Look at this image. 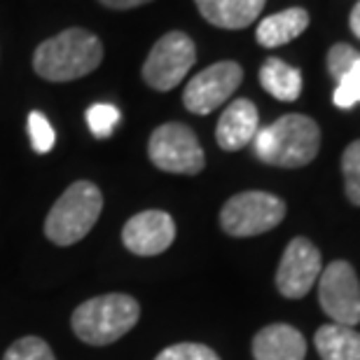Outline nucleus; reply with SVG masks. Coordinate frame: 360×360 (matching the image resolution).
I'll return each instance as SVG.
<instances>
[{"label": "nucleus", "instance_id": "2", "mask_svg": "<svg viewBox=\"0 0 360 360\" xmlns=\"http://www.w3.org/2000/svg\"><path fill=\"white\" fill-rule=\"evenodd\" d=\"M253 150L269 167H307L321 150V129L307 115H283L255 134Z\"/></svg>", "mask_w": 360, "mask_h": 360}, {"label": "nucleus", "instance_id": "21", "mask_svg": "<svg viewBox=\"0 0 360 360\" xmlns=\"http://www.w3.org/2000/svg\"><path fill=\"white\" fill-rule=\"evenodd\" d=\"M28 136H31L33 150H35V153H40V155H47L49 150L54 148V143H56L54 127L49 124V120L38 110H33L31 115H28Z\"/></svg>", "mask_w": 360, "mask_h": 360}, {"label": "nucleus", "instance_id": "10", "mask_svg": "<svg viewBox=\"0 0 360 360\" xmlns=\"http://www.w3.org/2000/svg\"><path fill=\"white\" fill-rule=\"evenodd\" d=\"M321 250L304 236L288 243L276 271V288L288 300H300L316 285L321 276Z\"/></svg>", "mask_w": 360, "mask_h": 360}, {"label": "nucleus", "instance_id": "24", "mask_svg": "<svg viewBox=\"0 0 360 360\" xmlns=\"http://www.w3.org/2000/svg\"><path fill=\"white\" fill-rule=\"evenodd\" d=\"M155 360H220V356L213 349L204 347V344L183 342L174 344V347L164 349Z\"/></svg>", "mask_w": 360, "mask_h": 360}, {"label": "nucleus", "instance_id": "25", "mask_svg": "<svg viewBox=\"0 0 360 360\" xmlns=\"http://www.w3.org/2000/svg\"><path fill=\"white\" fill-rule=\"evenodd\" d=\"M98 3L110 7V10H134V7L148 5V3H153V0H98Z\"/></svg>", "mask_w": 360, "mask_h": 360}, {"label": "nucleus", "instance_id": "8", "mask_svg": "<svg viewBox=\"0 0 360 360\" xmlns=\"http://www.w3.org/2000/svg\"><path fill=\"white\" fill-rule=\"evenodd\" d=\"M321 309L340 326L360 323V281L354 267L344 260L328 264L319 276Z\"/></svg>", "mask_w": 360, "mask_h": 360}, {"label": "nucleus", "instance_id": "23", "mask_svg": "<svg viewBox=\"0 0 360 360\" xmlns=\"http://www.w3.org/2000/svg\"><path fill=\"white\" fill-rule=\"evenodd\" d=\"M360 59V54L347 42H337V45L328 52V73L335 82H340L344 75L354 68V63Z\"/></svg>", "mask_w": 360, "mask_h": 360}, {"label": "nucleus", "instance_id": "17", "mask_svg": "<svg viewBox=\"0 0 360 360\" xmlns=\"http://www.w3.org/2000/svg\"><path fill=\"white\" fill-rule=\"evenodd\" d=\"M260 84L274 98L290 103V101H297L302 94V73L290 63L271 56L260 68Z\"/></svg>", "mask_w": 360, "mask_h": 360}, {"label": "nucleus", "instance_id": "22", "mask_svg": "<svg viewBox=\"0 0 360 360\" xmlns=\"http://www.w3.org/2000/svg\"><path fill=\"white\" fill-rule=\"evenodd\" d=\"M333 101L337 108H344V110H349V108L360 103V59L354 63V68L337 82Z\"/></svg>", "mask_w": 360, "mask_h": 360}, {"label": "nucleus", "instance_id": "13", "mask_svg": "<svg viewBox=\"0 0 360 360\" xmlns=\"http://www.w3.org/2000/svg\"><path fill=\"white\" fill-rule=\"evenodd\" d=\"M307 340L300 330L285 323H274L262 328L253 340L255 360H304Z\"/></svg>", "mask_w": 360, "mask_h": 360}, {"label": "nucleus", "instance_id": "4", "mask_svg": "<svg viewBox=\"0 0 360 360\" xmlns=\"http://www.w3.org/2000/svg\"><path fill=\"white\" fill-rule=\"evenodd\" d=\"M103 211V194L89 180H77L56 199L47 213L45 234L56 246H73L82 241L96 225Z\"/></svg>", "mask_w": 360, "mask_h": 360}, {"label": "nucleus", "instance_id": "14", "mask_svg": "<svg viewBox=\"0 0 360 360\" xmlns=\"http://www.w3.org/2000/svg\"><path fill=\"white\" fill-rule=\"evenodd\" d=\"M194 3L208 24L236 31L253 24L267 0H194Z\"/></svg>", "mask_w": 360, "mask_h": 360}, {"label": "nucleus", "instance_id": "11", "mask_svg": "<svg viewBox=\"0 0 360 360\" xmlns=\"http://www.w3.org/2000/svg\"><path fill=\"white\" fill-rule=\"evenodd\" d=\"M176 239V222L167 211H141L127 220L122 243L134 255L153 257L164 253Z\"/></svg>", "mask_w": 360, "mask_h": 360}, {"label": "nucleus", "instance_id": "6", "mask_svg": "<svg viewBox=\"0 0 360 360\" xmlns=\"http://www.w3.org/2000/svg\"><path fill=\"white\" fill-rule=\"evenodd\" d=\"M148 155L150 162L167 174L194 176L206 164L197 136L190 127L180 124V122H169V124L155 129L148 143Z\"/></svg>", "mask_w": 360, "mask_h": 360}, {"label": "nucleus", "instance_id": "26", "mask_svg": "<svg viewBox=\"0 0 360 360\" xmlns=\"http://www.w3.org/2000/svg\"><path fill=\"white\" fill-rule=\"evenodd\" d=\"M351 31L360 38V0L356 3L354 10H351Z\"/></svg>", "mask_w": 360, "mask_h": 360}, {"label": "nucleus", "instance_id": "15", "mask_svg": "<svg viewBox=\"0 0 360 360\" xmlns=\"http://www.w3.org/2000/svg\"><path fill=\"white\" fill-rule=\"evenodd\" d=\"M309 26V12L302 7H290V10L276 12L271 17L262 19L257 26L255 38L262 47L274 49L281 45H288L290 40H295L297 35H302Z\"/></svg>", "mask_w": 360, "mask_h": 360}, {"label": "nucleus", "instance_id": "5", "mask_svg": "<svg viewBox=\"0 0 360 360\" xmlns=\"http://www.w3.org/2000/svg\"><path fill=\"white\" fill-rule=\"evenodd\" d=\"M285 218V204L269 192L250 190L234 194L222 206L220 225L229 236H257L281 225Z\"/></svg>", "mask_w": 360, "mask_h": 360}, {"label": "nucleus", "instance_id": "3", "mask_svg": "<svg viewBox=\"0 0 360 360\" xmlns=\"http://www.w3.org/2000/svg\"><path fill=\"white\" fill-rule=\"evenodd\" d=\"M141 319V307L131 295L110 292L82 302L73 311L70 326L84 344L108 347L124 337Z\"/></svg>", "mask_w": 360, "mask_h": 360}, {"label": "nucleus", "instance_id": "19", "mask_svg": "<svg viewBox=\"0 0 360 360\" xmlns=\"http://www.w3.org/2000/svg\"><path fill=\"white\" fill-rule=\"evenodd\" d=\"M3 360H56L52 349L40 337H21L5 351Z\"/></svg>", "mask_w": 360, "mask_h": 360}, {"label": "nucleus", "instance_id": "7", "mask_svg": "<svg viewBox=\"0 0 360 360\" xmlns=\"http://www.w3.org/2000/svg\"><path fill=\"white\" fill-rule=\"evenodd\" d=\"M197 61V47L190 35L171 31L162 35L143 63V80L155 91H171L185 80Z\"/></svg>", "mask_w": 360, "mask_h": 360}, {"label": "nucleus", "instance_id": "18", "mask_svg": "<svg viewBox=\"0 0 360 360\" xmlns=\"http://www.w3.org/2000/svg\"><path fill=\"white\" fill-rule=\"evenodd\" d=\"M342 171L344 185H347V197L351 204L360 206V141H354L342 155Z\"/></svg>", "mask_w": 360, "mask_h": 360}, {"label": "nucleus", "instance_id": "12", "mask_svg": "<svg viewBox=\"0 0 360 360\" xmlns=\"http://www.w3.org/2000/svg\"><path fill=\"white\" fill-rule=\"evenodd\" d=\"M257 131H260V115H257L255 103L248 98H236L220 115L218 127H215V141L227 153H236L253 143Z\"/></svg>", "mask_w": 360, "mask_h": 360}, {"label": "nucleus", "instance_id": "1", "mask_svg": "<svg viewBox=\"0 0 360 360\" xmlns=\"http://www.w3.org/2000/svg\"><path fill=\"white\" fill-rule=\"evenodd\" d=\"M103 61V45L84 28H68L40 42L33 54V68L42 80L70 82L96 70Z\"/></svg>", "mask_w": 360, "mask_h": 360}, {"label": "nucleus", "instance_id": "16", "mask_svg": "<svg viewBox=\"0 0 360 360\" xmlns=\"http://www.w3.org/2000/svg\"><path fill=\"white\" fill-rule=\"evenodd\" d=\"M316 351L321 360H360V333L340 323L316 330Z\"/></svg>", "mask_w": 360, "mask_h": 360}, {"label": "nucleus", "instance_id": "20", "mask_svg": "<svg viewBox=\"0 0 360 360\" xmlns=\"http://www.w3.org/2000/svg\"><path fill=\"white\" fill-rule=\"evenodd\" d=\"M87 124L96 139H108L120 124V110L110 103H94L87 110Z\"/></svg>", "mask_w": 360, "mask_h": 360}, {"label": "nucleus", "instance_id": "9", "mask_svg": "<svg viewBox=\"0 0 360 360\" xmlns=\"http://www.w3.org/2000/svg\"><path fill=\"white\" fill-rule=\"evenodd\" d=\"M243 68L236 61H218L194 75L183 91V103L194 115H208L239 89Z\"/></svg>", "mask_w": 360, "mask_h": 360}]
</instances>
